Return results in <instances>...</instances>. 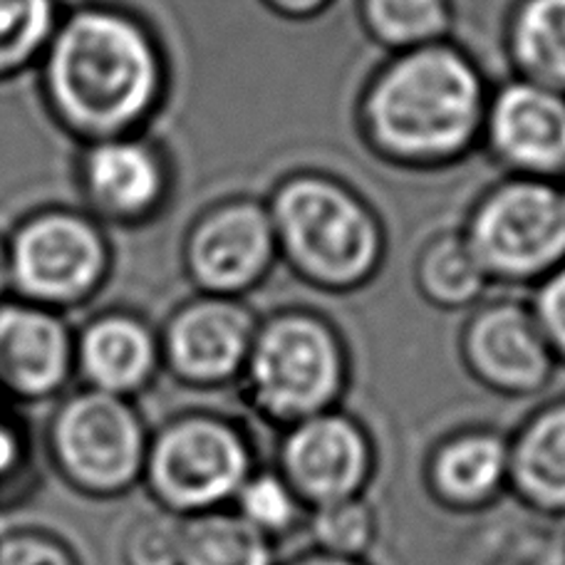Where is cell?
I'll use <instances>...</instances> for the list:
<instances>
[{"instance_id": "22", "label": "cell", "mask_w": 565, "mask_h": 565, "mask_svg": "<svg viewBox=\"0 0 565 565\" xmlns=\"http://www.w3.org/2000/svg\"><path fill=\"white\" fill-rule=\"evenodd\" d=\"M228 509L274 543L292 536L308 519V507L276 467H258L250 473Z\"/></svg>"}, {"instance_id": "13", "label": "cell", "mask_w": 565, "mask_h": 565, "mask_svg": "<svg viewBox=\"0 0 565 565\" xmlns=\"http://www.w3.org/2000/svg\"><path fill=\"white\" fill-rule=\"evenodd\" d=\"M103 241L95 228L70 216L40 218L15 241L13 270L35 298H77L103 274Z\"/></svg>"}, {"instance_id": "20", "label": "cell", "mask_w": 565, "mask_h": 565, "mask_svg": "<svg viewBox=\"0 0 565 565\" xmlns=\"http://www.w3.org/2000/svg\"><path fill=\"white\" fill-rule=\"evenodd\" d=\"M89 186L107 209L137 214L161 194V167L149 149L132 141L99 147L87 167Z\"/></svg>"}, {"instance_id": "14", "label": "cell", "mask_w": 565, "mask_h": 565, "mask_svg": "<svg viewBox=\"0 0 565 565\" xmlns=\"http://www.w3.org/2000/svg\"><path fill=\"white\" fill-rule=\"evenodd\" d=\"M431 499L449 511H479L509 491V437L463 429L431 449L424 469Z\"/></svg>"}, {"instance_id": "9", "label": "cell", "mask_w": 565, "mask_h": 565, "mask_svg": "<svg viewBox=\"0 0 565 565\" xmlns=\"http://www.w3.org/2000/svg\"><path fill=\"white\" fill-rule=\"evenodd\" d=\"M463 358L481 385L511 397L536 395L556 365L533 310L511 300L493 302L471 318Z\"/></svg>"}, {"instance_id": "25", "label": "cell", "mask_w": 565, "mask_h": 565, "mask_svg": "<svg viewBox=\"0 0 565 565\" xmlns=\"http://www.w3.org/2000/svg\"><path fill=\"white\" fill-rule=\"evenodd\" d=\"M179 553L181 519L161 509L137 516L119 543L125 565H179Z\"/></svg>"}, {"instance_id": "26", "label": "cell", "mask_w": 565, "mask_h": 565, "mask_svg": "<svg viewBox=\"0 0 565 565\" xmlns=\"http://www.w3.org/2000/svg\"><path fill=\"white\" fill-rule=\"evenodd\" d=\"M50 25L47 0H0V70L33 55Z\"/></svg>"}, {"instance_id": "21", "label": "cell", "mask_w": 565, "mask_h": 565, "mask_svg": "<svg viewBox=\"0 0 565 565\" xmlns=\"http://www.w3.org/2000/svg\"><path fill=\"white\" fill-rule=\"evenodd\" d=\"M419 288L431 302L444 308L469 306L487 290V274L473 258L463 236H441L422 254Z\"/></svg>"}, {"instance_id": "32", "label": "cell", "mask_w": 565, "mask_h": 565, "mask_svg": "<svg viewBox=\"0 0 565 565\" xmlns=\"http://www.w3.org/2000/svg\"><path fill=\"white\" fill-rule=\"evenodd\" d=\"M6 278H8V264H6V254H3V248H0V288L6 286Z\"/></svg>"}, {"instance_id": "30", "label": "cell", "mask_w": 565, "mask_h": 565, "mask_svg": "<svg viewBox=\"0 0 565 565\" xmlns=\"http://www.w3.org/2000/svg\"><path fill=\"white\" fill-rule=\"evenodd\" d=\"M280 565H367L365 561H358V558H340V556H330V553H320L316 548H310L302 553V556H296L288 563H280Z\"/></svg>"}, {"instance_id": "27", "label": "cell", "mask_w": 565, "mask_h": 565, "mask_svg": "<svg viewBox=\"0 0 565 565\" xmlns=\"http://www.w3.org/2000/svg\"><path fill=\"white\" fill-rule=\"evenodd\" d=\"M0 565H83L77 553L50 531L15 529L0 536Z\"/></svg>"}, {"instance_id": "1", "label": "cell", "mask_w": 565, "mask_h": 565, "mask_svg": "<svg viewBox=\"0 0 565 565\" xmlns=\"http://www.w3.org/2000/svg\"><path fill=\"white\" fill-rule=\"evenodd\" d=\"M481 75L469 57L434 43L405 50L365 97V125L392 159L437 164L459 157L483 127Z\"/></svg>"}, {"instance_id": "16", "label": "cell", "mask_w": 565, "mask_h": 565, "mask_svg": "<svg viewBox=\"0 0 565 565\" xmlns=\"http://www.w3.org/2000/svg\"><path fill=\"white\" fill-rule=\"evenodd\" d=\"M67 338L47 312L0 310V380L25 397L50 395L67 372Z\"/></svg>"}, {"instance_id": "3", "label": "cell", "mask_w": 565, "mask_h": 565, "mask_svg": "<svg viewBox=\"0 0 565 565\" xmlns=\"http://www.w3.org/2000/svg\"><path fill=\"white\" fill-rule=\"evenodd\" d=\"M268 214L278 250L316 286L342 290L375 274L382 256L377 218L338 181L310 174L288 179Z\"/></svg>"}, {"instance_id": "23", "label": "cell", "mask_w": 565, "mask_h": 565, "mask_svg": "<svg viewBox=\"0 0 565 565\" xmlns=\"http://www.w3.org/2000/svg\"><path fill=\"white\" fill-rule=\"evenodd\" d=\"M365 20L380 43L415 50L439 43L449 28L447 0H365Z\"/></svg>"}, {"instance_id": "12", "label": "cell", "mask_w": 565, "mask_h": 565, "mask_svg": "<svg viewBox=\"0 0 565 565\" xmlns=\"http://www.w3.org/2000/svg\"><path fill=\"white\" fill-rule=\"evenodd\" d=\"M256 322L231 298L199 300L179 312L167 335L177 375L199 387H218L244 375Z\"/></svg>"}, {"instance_id": "17", "label": "cell", "mask_w": 565, "mask_h": 565, "mask_svg": "<svg viewBox=\"0 0 565 565\" xmlns=\"http://www.w3.org/2000/svg\"><path fill=\"white\" fill-rule=\"evenodd\" d=\"M83 365L97 390L122 397L149 380L157 365V345L135 320H103L83 340Z\"/></svg>"}, {"instance_id": "7", "label": "cell", "mask_w": 565, "mask_h": 565, "mask_svg": "<svg viewBox=\"0 0 565 565\" xmlns=\"http://www.w3.org/2000/svg\"><path fill=\"white\" fill-rule=\"evenodd\" d=\"M149 434L119 395L89 390L65 402L50 427V457L70 487L115 499L141 483Z\"/></svg>"}, {"instance_id": "33", "label": "cell", "mask_w": 565, "mask_h": 565, "mask_svg": "<svg viewBox=\"0 0 565 565\" xmlns=\"http://www.w3.org/2000/svg\"><path fill=\"white\" fill-rule=\"evenodd\" d=\"M563 191H565V189H563Z\"/></svg>"}, {"instance_id": "18", "label": "cell", "mask_w": 565, "mask_h": 565, "mask_svg": "<svg viewBox=\"0 0 565 565\" xmlns=\"http://www.w3.org/2000/svg\"><path fill=\"white\" fill-rule=\"evenodd\" d=\"M179 565H280L276 543L238 516L218 509L181 519Z\"/></svg>"}, {"instance_id": "11", "label": "cell", "mask_w": 565, "mask_h": 565, "mask_svg": "<svg viewBox=\"0 0 565 565\" xmlns=\"http://www.w3.org/2000/svg\"><path fill=\"white\" fill-rule=\"evenodd\" d=\"M483 125L503 164L533 179L565 171V97L556 89L511 83L487 107Z\"/></svg>"}, {"instance_id": "29", "label": "cell", "mask_w": 565, "mask_h": 565, "mask_svg": "<svg viewBox=\"0 0 565 565\" xmlns=\"http://www.w3.org/2000/svg\"><path fill=\"white\" fill-rule=\"evenodd\" d=\"M20 467H23V441L13 429L0 424V483H8Z\"/></svg>"}, {"instance_id": "6", "label": "cell", "mask_w": 565, "mask_h": 565, "mask_svg": "<svg viewBox=\"0 0 565 565\" xmlns=\"http://www.w3.org/2000/svg\"><path fill=\"white\" fill-rule=\"evenodd\" d=\"M489 280L526 282L565 264V191L546 179H513L481 199L463 234Z\"/></svg>"}, {"instance_id": "31", "label": "cell", "mask_w": 565, "mask_h": 565, "mask_svg": "<svg viewBox=\"0 0 565 565\" xmlns=\"http://www.w3.org/2000/svg\"><path fill=\"white\" fill-rule=\"evenodd\" d=\"M270 6L280 13L292 15V18H300V15H312L318 13V10L328 3V0H268Z\"/></svg>"}, {"instance_id": "4", "label": "cell", "mask_w": 565, "mask_h": 565, "mask_svg": "<svg viewBox=\"0 0 565 565\" xmlns=\"http://www.w3.org/2000/svg\"><path fill=\"white\" fill-rule=\"evenodd\" d=\"M258 469L254 441L221 415H184L149 437L141 483L157 509L179 519L228 509Z\"/></svg>"}, {"instance_id": "2", "label": "cell", "mask_w": 565, "mask_h": 565, "mask_svg": "<svg viewBox=\"0 0 565 565\" xmlns=\"http://www.w3.org/2000/svg\"><path fill=\"white\" fill-rule=\"evenodd\" d=\"M50 87L63 115L89 132H115L147 113L159 93V60L137 25L85 13L57 38Z\"/></svg>"}, {"instance_id": "28", "label": "cell", "mask_w": 565, "mask_h": 565, "mask_svg": "<svg viewBox=\"0 0 565 565\" xmlns=\"http://www.w3.org/2000/svg\"><path fill=\"white\" fill-rule=\"evenodd\" d=\"M533 318H536L553 355L565 360V264L543 278L536 306H533Z\"/></svg>"}, {"instance_id": "24", "label": "cell", "mask_w": 565, "mask_h": 565, "mask_svg": "<svg viewBox=\"0 0 565 565\" xmlns=\"http://www.w3.org/2000/svg\"><path fill=\"white\" fill-rule=\"evenodd\" d=\"M306 529L316 551L340 558L365 561L372 543L377 541L380 523L375 509L370 507L365 497H360L308 511Z\"/></svg>"}, {"instance_id": "5", "label": "cell", "mask_w": 565, "mask_h": 565, "mask_svg": "<svg viewBox=\"0 0 565 565\" xmlns=\"http://www.w3.org/2000/svg\"><path fill=\"white\" fill-rule=\"evenodd\" d=\"M241 377L258 415L286 429L335 409L345 392L348 362L328 322L286 312L256 330Z\"/></svg>"}, {"instance_id": "8", "label": "cell", "mask_w": 565, "mask_h": 565, "mask_svg": "<svg viewBox=\"0 0 565 565\" xmlns=\"http://www.w3.org/2000/svg\"><path fill=\"white\" fill-rule=\"evenodd\" d=\"M377 467L367 429L345 412L328 409L282 429L276 469L308 511L365 497Z\"/></svg>"}, {"instance_id": "19", "label": "cell", "mask_w": 565, "mask_h": 565, "mask_svg": "<svg viewBox=\"0 0 565 565\" xmlns=\"http://www.w3.org/2000/svg\"><path fill=\"white\" fill-rule=\"evenodd\" d=\"M511 53L529 83L565 89V0H523L511 23Z\"/></svg>"}, {"instance_id": "15", "label": "cell", "mask_w": 565, "mask_h": 565, "mask_svg": "<svg viewBox=\"0 0 565 565\" xmlns=\"http://www.w3.org/2000/svg\"><path fill=\"white\" fill-rule=\"evenodd\" d=\"M509 489L533 511L565 516V399L533 412L509 439Z\"/></svg>"}, {"instance_id": "10", "label": "cell", "mask_w": 565, "mask_h": 565, "mask_svg": "<svg viewBox=\"0 0 565 565\" xmlns=\"http://www.w3.org/2000/svg\"><path fill=\"white\" fill-rule=\"evenodd\" d=\"M278 250L268 209L231 201L196 226L189 244L194 278L218 298L254 288L268 274Z\"/></svg>"}]
</instances>
